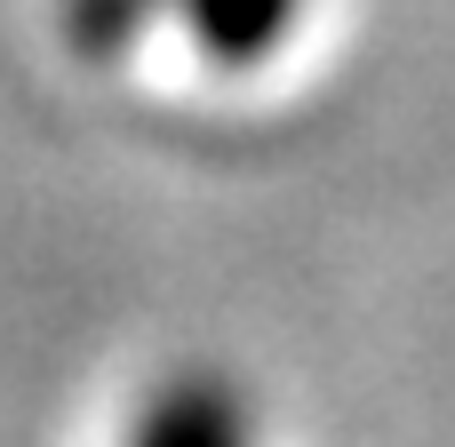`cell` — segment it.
Instances as JSON below:
<instances>
[{
	"label": "cell",
	"instance_id": "cell-1",
	"mask_svg": "<svg viewBox=\"0 0 455 447\" xmlns=\"http://www.w3.org/2000/svg\"><path fill=\"white\" fill-rule=\"evenodd\" d=\"M128 447H248V408L224 376H176L144 400Z\"/></svg>",
	"mask_w": 455,
	"mask_h": 447
},
{
	"label": "cell",
	"instance_id": "cell-2",
	"mask_svg": "<svg viewBox=\"0 0 455 447\" xmlns=\"http://www.w3.org/2000/svg\"><path fill=\"white\" fill-rule=\"evenodd\" d=\"M176 16H184V32H192L200 56L248 72V64H264V56L296 32L304 0H176Z\"/></svg>",
	"mask_w": 455,
	"mask_h": 447
},
{
	"label": "cell",
	"instance_id": "cell-3",
	"mask_svg": "<svg viewBox=\"0 0 455 447\" xmlns=\"http://www.w3.org/2000/svg\"><path fill=\"white\" fill-rule=\"evenodd\" d=\"M176 0H56V24H64V48L72 56H88V64H112V56H128L144 32H152V16H168Z\"/></svg>",
	"mask_w": 455,
	"mask_h": 447
}]
</instances>
